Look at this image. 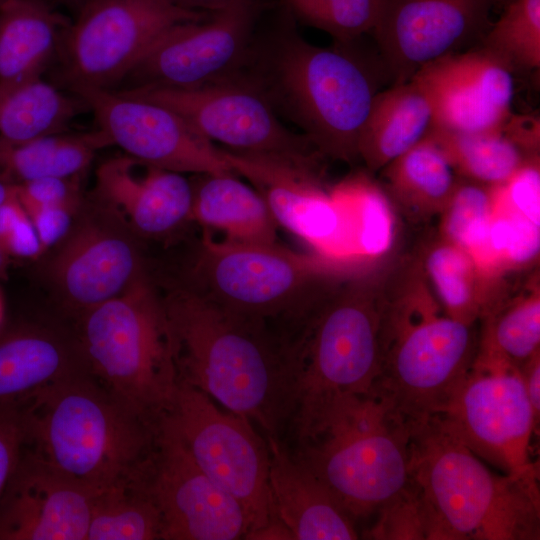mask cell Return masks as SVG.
I'll return each mask as SVG.
<instances>
[{
  "label": "cell",
  "instance_id": "obj_26",
  "mask_svg": "<svg viewBox=\"0 0 540 540\" xmlns=\"http://www.w3.org/2000/svg\"><path fill=\"white\" fill-rule=\"evenodd\" d=\"M192 221L227 241L277 243V224L262 196L233 172L195 174Z\"/></svg>",
  "mask_w": 540,
  "mask_h": 540
},
{
  "label": "cell",
  "instance_id": "obj_25",
  "mask_svg": "<svg viewBox=\"0 0 540 540\" xmlns=\"http://www.w3.org/2000/svg\"><path fill=\"white\" fill-rule=\"evenodd\" d=\"M71 20L48 0H3L0 4V82L41 78L57 58Z\"/></svg>",
  "mask_w": 540,
  "mask_h": 540
},
{
  "label": "cell",
  "instance_id": "obj_40",
  "mask_svg": "<svg viewBox=\"0 0 540 540\" xmlns=\"http://www.w3.org/2000/svg\"><path fill=\"white\" fill-rule=\"evenodd\" d=\"M378 522L367 537L373 539H426V529L417 493L411 484L382 508Z\"/></svg>",
  "mask_w": 540,
  "mask_h": 540
},
{
  "label": "cell",
  "instance_id": "obj_22",
  "mask_svg": "<svg viewBox=\"0 0 540 540\" xmlns=\"http://www.w3.org/2000/svg\"><path fill=\"white\" fill-rule=\"evenodd\" d=\"M92 194L101 212L146 238H167L193 223L192 181L126 154L98 166Z\"/></svg>",
  "mask_w": 540,
  "mask_h": 540
},
{
  "label": "cell",
  "instance_id": "obj_21",
  "mask_svg": "<svg viewBox=\"0 0 540 540\" xmlns=\"http://www.w3.org/2000/svg\"><path fill=\"white\" fill-rule=\"evenodd\" d=\"M67 235L48 273L65 305L79 316L146 275L132 238L107 215L84 219Z\"/></svg>",
  "mask_w": 540,
  "mask_h": 540
},
{
  "label": "cell",
  "instance_id": "obj_12",
  "mask_svg": "<svg viewBox=\"0 0 540 540\" xmlns=\"http://www.w3.org/2000/svg\"><path fill=\"white\" fill-rule=\"evenodd\" d=\"M163 417L201 470L241 505L249 521L247 535L276 520L268 443L247 418L222 411L204 393L182 382Z\"/></svg>",
  "mask_w": 540,
  "mask_h": 540
},
{
  "label": "cell",
  "instance_id": "obj_24",
  "mask_svg": "<svg viewBox=\"0 0 540 540\" xmlns=\"http://www.w3.org/2000/svg\"><path fill=\"white\" fill-rule=\"evenodd\" d=\"M269 486L276 519L295 540H354L355 519L278 437L267 436Z\"/></svg>",
  "mask_w": 540,
  "mask_h": 540
},
{
  "label": "cell",
  "instance_id": "obj_27",
  "mask_svg": "<svg viewBox=\"0 0 540 540\" xmlns=\"http://www.w3.org/2000/svg\"><path fill=\"white\" fill-rule=\"evenodd\" d=\"M425 92L410 80L378 92L363 124L359 158L377 171L420 142L432 125Z\"/></svg>",
  "mask_w": 540,
  "mask_h": 540
},
{
  "label": "cell",
  "instance_id": "obj_2",
  "mask_svg": "<svg viewBox=\"0 0 540 540\" xmlns=\"http://www.w3.org/2000/svg\"><path fill=\"white\" fill-rule=\"evenodd\" d=\"M273 32L253 41L234 76L255 86L302 130L324 157L354 162L377 90L375 70L352 43L320 47L306 41L287 13Z\"/></svg>",
  "mask_w": 540,
  "mask_h": 540
},
{
  "label": "cell",
  "instance_id": "obj_3",
  "mask_svg": "<svg viewBox=\"0 0 540 540\" xmlns=\"http://www.w3.org/2000/svg\"><path fill=\"white\" fill-rule=\"evenodd\" d=\"M411 484L426 539L538 540V483L492 472L433 416L414 424Z\"/></svg>",
  "mask_w": 540,
  "mask_h": 540
},
{
  "label": "cell",
  "instance_id": "obj_39",
  "mask_svg": "<svg viewBox=\"0 0 540 540\" xmlns=\"http://www.w3.org/2000/svg\"><path fill=\"white\" fill-rule=\"evenodd\" d=\"M302 23L328 33L336 43H352L371 32L380 0H279Z\"/></svg>",
  "mask_w": 540,
  "mask_h": 540
},
{
  "label": "cell",
  "instance_id": "obj_17",
  "mask_svg": "<svg viewBox=\"0 0 540 540\" xmlns=\"http://www.w3.org/2000/svg\"><path fill=\"white\" fill-rule=\"evenodd\" d=\"M490 5L491 0H380L371 32L393 85L481 40L491 26Z\"/></svg>",
  "mask_w": 540,
  "mask_h": 540
},
{
  "label": "cell",
  "instance_id": "obj_15",
  "mask_svg": "<svg viewBox=\"0 0 540 540\" xmlns=\"http://www.w3.org/2000/svg\"><path fill=\"white\" fill-rule=\"evenodd\" d=\"M161 517V540H234L250 526L241 505L196 464L164 417L136 476Z\"/></svg>",
  "mask_w": 540,
  "mask_h": 540
},
{
  "label": "cell",
  "instance_id": "obj_35",
  "mask_svg": "<svg viewBox=\"0 0 540 540\" xmlns=\"http://www.w3.org/2000/svg\"><path fill=\"white\" fill-rule=\"evenodd\" d=\"M512 71L540 67V0H512L481 39Z\"/></svg>",
  "mask_w": 540,
  "mask_h": 540
},
{
  "label": "cell",
  "instance_id": "obj_33",
  "mask_svg": "<svg viewBox=\"0 0 540 540\" xmlns=\"http://www.w3.org/2000/svg\"><path fill=\"white\" fill-rule=\"evenodd\" d=\"M161 540V517L135 478L94 496L86 540Z\"/></svg>",
  "mask_w": 540,
  "mask_h": 540
},
{
  "label": "cell",
  "instance_id": "obj_13",
  "mask_svg": "<svg viewBox=\"0 0 540 540\" xmlns=\"http://www.w3.org/2000/svg\"><path fill=\"white\" fill-rule=\"evenodd\" d=\"M165 106L204 137L228 150L321 163L323 156L302 134L287 129L268 99L239 77L193 88L139 87L115 90Z\"/></svg>",
  "mask_w": 540,
  "mask_h": 540
},
{
  "label": "cell",
  "instance_id": "obj_49",
  "mask_svg": "<svg viewBox=\"0 0 540 540\" xmlns=\"http://www.w3.org/2000/svg\"><path fill=\"white\" fill-rule=\"evenodd\" d=\"M9 257L0 248V277L6 272Z\"/></svg>",
  "mask_w": 540,
  "mask_h": 540
},
{
  "label": "cell",
  "instance_id": "obj_43",
  "mask_svg": "<svg viewBox=\"0 0 540 540\" xmlns=\"http://www.w3.org/2000/svg\"><path fill=\"white\" fill-rule=\"evenodd\" d=\"M16 195L24 203L60 207L75 213L80 203L79 176L46 177L16 185Z\"/></svg>",
  "mask_w": 540,
  "mask_h": 540
},
{
  "label": "cell",
  "instance_id": "obj_10",
  "mask_svg": "<svg viewBox=\"0 0 540 540\" xmlns=\"http://www.w3.org/2000/svg\"><path fill=\"white\" fill-rule=\"evenodd\" d=\"M60 43L62 86L117 89L154 43L171 27L211 12L170 0H81Z\"/></svg>",
  "mask_w": 540,
  "mask_h": 540
},
{
  "label": "cell",
  "instance_id": "obj_41",
  "mask_svg": "<svg viewBox=\"0 0 540 540\" xmlns=\"http://www.w3.org/2000/svg\"><path fill=\"white\" fill-rule=\"evenodd\" d=\"M491 187L495 201L540 225L539 155L528 158L506 182Z\"/></svg>",
  "mask_w": 540,
  "mask_h": 540
},
{
  "label": "cell",
  "instance_id": "obj_51",
  "mask_svg": "<svg viewBox=\"0 0 540 540\" xmlns=\"http://www.w3.org/2000/svg\"><path fill=\"white\" fill-rule=\"evenodd\" d=\"M60 1L68 2L72 4H77L79 2V0H60Z\"/></svg>",
  "mask_w": 540,
  "mask_h": 540
},
{
  "label": "cell",
  "instance_id": "obj_48",
  "mask_svg": "<svg viewBox=\"0 0 540 540\" xmlns=\"http://www.w3.org/2000/svg\"><path fill=\"white\" fill-rule=\"evenodd\" d=\"M16 193V185L0 180V206Z\"/></svg>",
  "mask_w": 540,
  "mask_h": 540
},
{
  "label": "cell",
  "instance_id": "obj_4",
  "mask_svg": "<svg viewBox=\"0 0 540 540\" xmlns=\"http://www.w3.org/2000/svg\"><path fill=\"white\" fill-rule=\"evenodd\" d=\"M22 408L25 446L95 494L139 474L159 424L130 410L90 373L41 390Z\"/></svg>",
  "mask_w": 540,
  "mask_h": 540
},
{
  "label": "cell",
  "instance_id": "obj_1",
  "mask_svg": "<svg viewBox=\"0 0 540 540\" xmlns=\"http://www.w3.org/2000/svg\"><path fill=\"white\" fill-rule=\"evenodd\" d=\"M162 300L178 382L278 437L294 411L299 336L182 284Z\"/></svg>",
  "mask_w": 540,
  "mask_h": 540
},
{
  "label": "cell",
  "instance_id": "obj_7",
  "mask_svg": "<svg viewBox=\"0 0 540 540\" xmlns=\"http://www.w3.org/2000/svg\"><path fill=\"white\" fill-rule=\"evenodd\" d=\"M75 336L92 377L130 410L159 422L178 379L162 295L148 277L81 314Z\"/></svg>",
  "mask_w": 540,
  "mask_h": 540
},
{
  "label": "cell",
  "instance_id": "obj_18",
  "mask_svg": "<svg viewBox=\"0 0 540 540\" xmlns=\"http://www.w3.org/2000/svg\"><path fill=\"white\" fill-rule=\"evenodd\" d=\"M235 174L262 196L279 227L308 243L325 258L353 260L343 212L325 190L320 164L270 154L222 149Z\"/></svg>",
  "mask_w": 540,
  "mask_h": 540
},
{
  "label": "cell",
  "instance_id": "obj_5",
  "mask_svg": "<svg viewBox=\"0 0 540 540\" xmlns=\"http://www.w3.org/2000/svg\"><path fill=\"white\" fill-rule=\"evenodd\" d=\"M413 422L373 390L337 400L298 437L296 457L356 520L410 485Z\"/></svg>",
  "mask_w": 540,
  "mask_h": 540
},
{
  "label": "cell",
  "instance_id": "obj_42",
  "mask_svg": "<svg viewBox=\"0 0 540 540\" xmlns=\"http://www.w3.org/2000/svg\"><path fill=\"white\" fill-rule=\"evenodd\" d=\"M0 248L8 257L36 259L41 245L16 193L0 206Z\"/></svg>",
  "mask_w": 540,
  "mask_h": 540
},
{
  "label": "cell",
  "instance_id": "obj_6",
  "mask_svg": "<svg viewBox=\"0 0 540 540\" xmlns=\"http://www.w3.org/2000/svg\"><path fill=\"white\" fill-rule=\"evenodd\" d=\"M360 267L277 243L218 241L203 231L182 285L226 309L299 333Z\"/></svg>",
  "mask_w": 540,
  "mask_h": 540
},
{
  "label": "cell",
  "instance_id": "obj_11",
  "mask_svg": "<svg viewBox=\"0 0 540 540\" xmlns=\"http://www.w3.org/2000/svg\"><path fill=\"white\" fill-rule=\"evenodd\" d=\"M435 417L504 474L538 483V470L530 457L538 420L521 369L503 356L480 347L468 373Z\"/></svg>",
  "mask_w": 540,
  "mask_h": 540
},
{
  "label": "cell",
  "instance_id": "obj_9",
  "mask_svg": "<svg viewBox=\"0 0 540 540\" xmlns=\"http://www.w3.org/2000/svg\"><path fill=\"white\" fill-rule=\"evenodd\" d=\"M384 300L374 390L417 424L440 414L471 368L472 324L440 314L424 288Z\"/></svg>",
  "mask_w": 540,
  "mask_h": 540
},
{
  "label": "cell",
  "instance_id": "obj_32",
  "mask_svg": "<svg viewBox=\"0 0 540 540\" xmlns=\"http://www.w3.org/2000/svg\"><path fill=\"white\" fill-rule=\"evenodd\" d=\"M443 151L455 174L489 186L506 182L530 157L501 128L481 133L430 127L427 134Z\"/></svg>",
  "mask_w": 540,
  "mask_h": 540
},
{
  "label": "cell",
  "instance_id": "obj_36",
  "mask_svg": "<svg viewBox=\"0 0 540 540\" xmlns=\"http://www.w3.org/2000/svg\"><path fill=\"white\" fill-rule=\"evenodd\" d=\"M540 296L532 292L487 318L481 348L521 367L539 352Z\"/></svg>",
  "mask_w": 540,
  "mask_h": 540
},
{
  "label": "cell",
  "instance_id": "obj_31",
  "mask_svg": "<svg viewBox=\"0 0 540 540\" xmlns=\"http://www.w3.org/2000/svg\"><path fill=\"white\" fill-rule=\"evenodd\" d=\"M329 194L344 215L352 257L377 258L392 246L394 220L388 196L363 173L336 184Z\"/></svg>",
  "mask_w": 540,
  "mask_h": 540
},
{
  "label": "cell",
  "instance_id": "obj_19",
  "mask_svg": "<svg viewBox=\"0 0 540 540\" xmlns=\"http://www.w3.org/2000/svg\"><path fill=\"white\" fill-rule=\"evenodd\" d=\"M512 70L480 47L443 56L411 80L427 95L432 127L462 133L500 130L512 112Z\"/></svg>",
  "mask_w": 540,
  "mask_h": 540
},
{
  "label": "cell",
  "instance_id": "obj_16",
  "mask_svg": "<svg viewBox=\"0 0 540 540\" xmlns=\"http://www.w3.org/2000/svg\"><path fill=\"white\" fill-rule=\"evenodd\" d=\"M69 91L92 111L110 145L128 156L182 174L233 172L222 149L165 106L115 90L75 87Z\"/></svg>",
  "mask_w": 540,
  "mask_h": 540
},
{
  "label": "cell",
  "instance_id": "obj_47",
  "mask_svg": "<svg viewBox=\"0 0 540 540\" xmlns=\"http://www.w3.org/2000/svg\"><path fill=\"white\" fill-rule=\"evenodd\" d=\"M174 4L191 10L213 12L244 0H170Z\"/></svg>",
  "mask_w": 540,
  "mask_h": 540
},
{
  "label": "cell",
  "instance_id": "obj_8",
  "mask_svg": "<svg viewBox=\"0 0 540 540\" xmlns=\"http://www.w3.org/2000/svg\"><path fill=\"white\" fill-rule=\"evenodd\" d=\"M362 268L344 279L299 336L292 423L297 437L333 402L373 391L384 297Z\"/></svg>",
  "mask_w": 540,
  "mask_h": 540
},
{
  "label": "cell",
  "instance_id": "obj_50",
  "mask_svg": "<svg viewBox=\"0 0 540 540\" xmlns=\"http://www.w3.org/2000/svg\"><path fill=\"white\" fill-rule=\"evenodd\" d=\"M4 313H5L4 301H3L2 293L0 291V329L3 327Z\"/></svg>",
  "mask_w": 540,
  "mask_h": 540
},
{
  "label": "cell",
  "instance_id": "obj_29",
  "mask_svg": "<svg viewBox=\"0 0 540 540\" xmlns=\"http://www.w3.org/2000/svg\"><path fill=\"white\" fill-rule=\"evenodd\" d=\"M107 146L111 145L98 128L0 145V180L20 185L46 177L79 176L90 165L95 153Z\"/></svg>",
  "mask_w": 540,
  "mask_h": 540
},
{
  "label": "cell",
  "instance_id": "obj_30",
  "mask_svg": "<svg viewBox=\"0 0 540 540\" xmlns=\"http://www.w3.org/2000/svg\"><path fill=\"white\" fill-rule=\"evenodd\" d=\"M382 170L390 195L419 217L442 212L458 181L445 154L428 135Z\"/></svg>",
  "mask_w": 540,
  "mask_h": 540
},
{
  "label": "cell",
  "instance_id": "obj_34",
  "mask_svg": "<svg viewBox=\"0 0 540 540\" xmlns=\"http://www.w3.org/2000/svg\"><path fill=\"white\" fill-rule=\"evenodd\" d=\"M424 270L446 313L472 324L480 313V271L464 249L443 239L425 254Z\"/></svg>",
  "mask_w": 540,
  "mask_h": 540
},
{
  "label": "cell",
  "instance_id": "obj_28",
  "mask_svg": "<svg viewBox=\"0 0 540 540\" xmlns=\"http://www.w3.org/2000/svg\"><path fill=\"white\" fill-rule=\"evenodd\" d=\"M83 110L88 107L82 99L66 95L42 77L0 82V145L64 133Z\"/></svg>",
  "mask_w": 540,
  "mask_h": 540
},
{
  "label": "cell",
  "instance_id": "obj_52",
  "mask_svg": "<svg viewBox=\"0 0 540 540\" xmlns=\"http://www.w3.org/2000/svg\"><path fill=\"white\" fill-rule=\"evenodd\" d=\"M2 1H3V0H0V4H1Z\"/></svg>",
  "mask_w": 540,
  "mask_h": 540
},
{
  "label": "cell",
  "instance_id": "obj_46",
  "mask_svg": "<svg viewBox=\"0 0 540 540\" xmlns=\"http://www.w3.org/2000/svg\"><path fill=\"white\" fill-rule=\"evenodd\" d=\"M521 372L526 388V392L534 411L535 417L539 419L540 413V357L539 352L528 360L522 367Z\"/></svg>",
  "mask_w": 540,
  "mask_h": 540
},
{
  "label": "cell",
  "instance_id": "obj_44",
  "mask_svg": "<svg viewBox=\"0 0 540 540\" xmlns=\"http://www.w3.org/2000/svg\"><path fill=\"white\" fill-rule=\"evenodd\" d=\"M26 436L22 406H0V497L19 461Z\"/></svg>",
  "mask_w": 540,
  "mask_h": 540
},
{
  "label": "cell",
  "instance_id": "obj_23",
  "mask_svg": "<svg viewBox=\"0 0 540 540\" xmlns=\"http://www.w3.org/2000/svg\"><path fill=\"white\" fill-rule=\"evenodd\" d=\"M90 373L75 334L34 323L0 329V406H22L41 390Z\"/></svg>",
  "mask_w": 540,
  "mask_h": 540
},
{
  "label": "cell",
  "instance_id": "obj_20",
  "mask_svg": "<svg viewBox=\"0 0 540 540\" xmlns=\"http://www.w3.org/2000/svg\"><path fill=\"white\" fill-rule=\"evenodd\" d=\"M94 496L24 446L0 497V540H86Z\"/></svg>",
  "mask_w": 540,
  "mask_h": 540
},
{
  "label": "cell",
  "instance_id": "obj_45",
  "mask_svg": "<svg viewBox=\"0 0 540 540\" xmlns=\"http://www.w3.org/2000/svg\"><path fill=\"white\" fill-rule=\"evenodd\" d=\"M21 204L36 230L42 253L66 237L72 228L74 212L71 210L24 202Z\"/></svg>",
  "mask_w": 540,
  "mask_h": 540
},
{
  "label": "cell",
  "instance_id": "obj_37",
  "mask_svg": "<svg viewBox=\"0 0 540 540\" xmlns=\"http://www.w3.org/2000/svg\"><path fill=\"white\" fill-rule=\"evenodd\" d=\"M493 210L491 186L458 178L441 212L444 239L467 251L474 260L485 244Z\"/></svg>",
  "mask_w": 540,
  "mask_h": 540
},
{
  "label": "cell",
  "instance_id": "obj_38",
  "mask_svg": "<svg viewBox=\"0 0 540 540\" xmlns=\"http://www.w3.org/2000/svg\"><path fill=\"white\" fill-rule=\"evenodd\" d=\"M493 194V193H492ZM487 238L474 261L479 271L520 266L533 261L540 249V225L495 201Z\"/></svg>",
  "mask_w": 540,
  "mask_h": 540
},
{
  "label": "cell",
  "instance_id": "obj_14",
  "mask_svg": "<svg viewBox=\"0 0 540 540\" xmlns=\"http://www.w3.org/2000/svg\"><path fill=\"white\" fill-rule=\"evenodd\" d=\"M263 0H244L167 30L115 90L193 88L233 76L254 41Z\"/></svg>",
  "mask_w": 540,
  "mask_h": 540
}]
</instances>
